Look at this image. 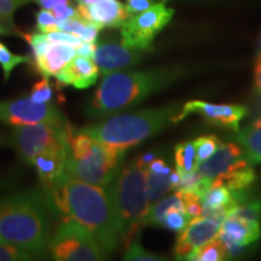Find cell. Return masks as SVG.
<instances>
[{"mask_svg": "<svg viewBox=\"0 0 261 261\" xmlns=\"http://www.w3.org/2000/svg\"><path fill=\"white\" fill-rule=\"evenodd\" d=\"M28 98L33 102L39 104H46V103H54L55 99V91L54 87L51 86L48 77L42 76L41 80L34 84L32 87L31 93L28 94Z\"/></svg>", "mask_w": 261, "mask_h": 261, "instance_id": "obj_30", "label": "cell"}, {"mask_svg": "<svg viewBox=\"0 0 261 261\" xmlns=\"http://www.w3.org/2000/svg\"><path fill=\"white\" fill-rule=\"evenodd\" d=\"M71 130L73 127L67 121L14 126L9 143L15 146L19 158L32 163L42 152L68 146Z\"/></svg>", "mask_w": 261, "mask_h": 261, "instance_id": "obj_6", "label": "cell"}, {"mask_svg": "<svg viewBox=\"0 0 261 261\" xmlns=\"http://www.w3.org/2000/svg\"><path fill=\"white\" fill-rule=\"evenodd\" d=\"M65 117L54 103L39 104L27 97L0 102V122L11 126L41 122H65Z\"/></svg>", "mask_w": 261, "mask_h": 261, "instance_id": "obj_10", "label": "cell"}, {"mask_svg": "<svg viewBox=\"0 0 261 261\" xmlns=\"http://www.w3.org/2000/svg\"><path fill=\"white\" fill-rule=\"evenodd\" d=\"M51 11L58 22L63 21V19L77 17V16H79L77 8H74V6H71L70 4L57 5V6H55Z\"/></svg>", "mask_w": 261, "mask_h": 261, "instance_id": "obj_39", "label": "cell"}, {"mask_svg": "<svg viewBox=\"0 0 261 261\" xmlns=\"http://www.w3.org/2000/svg\"><path fill=\"white\" fill-rule=\"evenodd\" d=\"M48 252L57 261H98L107 255L93 234L73 219H61Z\"/></svg>", "mask_w": 261, "mask_h": 261, "instance_id": "obj_7", "label": "cell"}, {"mask_svg": "<svg viewBox=\"0 0 261 261\" xmlns=\"http://www.w3.org/2000/svg\"><path fill=\"white\" fill-rule=\"evenodd\" d=\"M182 70L160 67L148 70L114 71L104 75L87 106V115L104 119L137 106L178 80Z\"/></svg>", "mask_w": 261, "mask_h": 261, "instance_id": "obj_3", "label": "cell"}, {"mask_svg": "<svg viewBox=\"0 0 261 261\" xmlns=\"http://www.w3.org/2000/svg\"><path fill=\"white\" fill-rule=\"evenodd\" d=\"M194 144L196 148V161L198 163L210 159L223 143L217 136L208 135L194 140Z\"/></svg>", "mask_w": 261, "mask_h": 261, "instance_id": "obj_29", "label": "cell"}, {"mask_svg": "<svg viewBox=\"0 0 261 261\" xmlns=\"http://www.w3.org/2000/svg\"><path fill=\"white\" fill-rule=\"evenodd\" d=\"M221 221L212 217H195L180 231L174 246V256L177 260L185 259L192 250L203 246L217 237Z\"/></svg>", "mask_w": 261, "mask_h": 261, "instance_id": "obj_13", "label": "cell"}, {"mask_svg": "<svg viewBox=\"0 0 261 261\" xmlns=\"http://www.w3.org/2000/svg\"><path fill=\"white\" fill-rule=\"evenodd\" d=\"M179 112L178 106L171 104L135 113H117L80 129L100 144L126 152V150L158 135L171 123H177Z\"/></svg>", "mask_w": 261, "mask_h": 261, "instance_id": "obj_4", "label": "cell"}, {"mask_svg": "<svg viewBox=\"0 0 261 261\" xmlns=\"http://www.w3.org/2000/svg\"><path fill=\"white\" fill-rule=\"evenodd\" d=\"M148 169L137 161L129 162L108 185L110 200L119 224L121 242L127 246L136 237L151 203L149 201Z\"/></svg>", "mask_w": 261, "mask_h": 261, "instance_id": "obj_5", "label": "cell"}, {"mask_svg": "<svg viewBox=\"0 0 261 261\" xmlns=\"http://www.w3.org/2000/svg\"><path fill=\"white\" fill-rule=\"evenodd\" d=\"M174 159L177 168L181 173H189L196 169V148L194 142L179 143L174 148Z\"/></svg>", "mask_w": 261, "mask_h": 261, "instance_id": "obj_26", "label": "cell"}, {"mask_svg": "<svg viewBox=\"0 0 261 261\" xmlns=\"http://www.w3.org/2000/svg\"><path fill=\"white\" fill-rule=\"evenodd\" d=\"M227 252L223 241L219 237H215L203 246L196 248L195 250L185 257V260L194 261H221L227 259Z\"/></svg>", "mask_w": 261, "mask_h": 261, "instance_id": "obj_24", "label": "cell"}, {"mask_svg": "<svg viewBox=\"0 0 261 261\" xmlns=\"http://www.w3.org/2000/svg\"><path fill=\"white\" fill-rule=\"evenodd\" d=\"M255 179L256 174L252 168V165L247 163V165L241 166V167L228 173L227 175H225L220 180L219 185H225L231 191L247 190Z\"/></svg>", "mask_w": 261, "mask_h": 261, "instance_id": "obj_23", "label": "cell"}, {"mask_svg": "<svg viewBox=\"0 0 261 261\" xmlns=\"http://www.w3.org/2000/svg\"><path fill=\"white\" fill-rule=\"evenodd\" d=\"M46 37L48 40L55 41V42H63V44L71 45V46H74L75 48L79 47L84 42L79 37H76V35L70 34V33H67V32H62V31L46 33Z\"/></svg>", "mask_w": 261, "mask_h": 261, "instance_id": "obj_37", "label": "cell"}, {"mask_svg": "<svg viewBox=\"0 0 261 261\" xmlns=\"http://www.w3.org/2000/svg\"><path fill=\"white\" fill-rule=\"evenodd\" d=\"M97 42H83L79 47H76V56L93 60L94 51H96Z\"/></svg>", "mask_w": 261, "mask_h": 261, "instance_id": "obj_40", "label": "cell"}, {"mask_svg": "<svg viewBox=\"0 0 261 261\" xmlns=\"http://www.w3.org/2000/svg\"><path fill=\"white\" fill-rule=\"evenodd\" d=\"M236 140L242 146L244 158L249 165L261 163V117L238 130Z\"/></svg>", "mask_w": 261, "mask_h": 261, "instance_id": "obj_20", "label": "cell"}, {"mask_svg": "<svg viewBox=\"0 0 261 261\" xmlns=\"http://www.w3.org/2000/svg\"><path fill=\"white\" fill-rule=\"evenodd\" d=\"M227 215L241 218V219L260 221L261 219V200L250 202L247 204H240L233 208Z\"/></svg>", "mask_w": 261, "mask_h": 261, "instance_id": "obj_33", "label": "cell"}, {"mask_svg": "<svg viewBox=\"0 0 261 261\" xmlns=\"http://www.w3.org/2000/svg\"><path fill=\"white\" fill-rule=\"evenodd\" d=\"M174 15V9L167 8L166 3H156L139 14L129 16L121 25V40L127 46L148 52L152 41L167 25Z\"/></svg>", "mask_w": 261, "mask_h": 261, "instance_id": "obj_9", "label": "cell"}, {"mask_svg": "<svg viewBox=\"0 0 261 261\" xmlns=\"http://www.w3.org/2000/svg\"><path fill=\"white\" fill-rule=\"evenodd\" d=\"M125 152L94 140V145L81 159L67 160V173L71 177L98 187H108L120 171Z\"/></svg>", "mask_w": 261, "mask_h": 261, "instance_id": "obj_8", "label": "cell"}, {"mask_svg": "<svg viewBox=\"0 0 261 261\" xmlns=\"http://www.w3.org/2000/svg\"><path fill=\"white\" fill-rule=\"evenodd\" d=\"M191 114H198L212 125L238 132L240 122L248 114V109L243 106L234 104H213L203 100H189L179 112L177 122L182 121Z\"/></svg>", "mask_w": 261, "mask_h": 261, "instance_id": "obj_11", "label": "cell"}, {"mask_svg": "<svg viewBox=\"0 0 261 261\" xmlns=\"http://www.w3.org/2000/svg\"><path fill=\"white\" fill-rule=\"evenodd\" d=\"M76 56V48L63 42H48L41 55L33 58L35 70L45 77L56 76Z\"/></svg>", "mask_w": 261, "mask_h": 261, "instance_id": "obj_18", "label": "cell"}, {"mask_svg": "<svg viewBox=\"0 0 261 261\" xmlns=\"http://www.w3.org/2000/svg\"><path fill=\"white\" fill-rule=\"evenodd\" d=\"M34 3H37L38 5H40L42 9L52 10L57 5L70 4V0H35Z\"/></svg>", "mask_w": 261, "mask_h": 261, "instance_id": "obj_41", "label": "cell"}, {"mask_svg": "<svg viewBox=\"0 0 261 261\" xmlns=\"http://www.w3.org/2000/svg\"><path fill=\"white\" fill-rule=\"evenodd\" d=\"M123 260L161 261V260H166V257L144 249V248L142 247V244L139 243V241L136 240V238H133V240L126 246V250L125 253H123Z\"/></svg>", "mask_w": 261, "mask_h": 261, "instance_id": "obj_28", "label": "cell"}, {"mask_svg": "<svg viewBox=\"0 0 261 261\" xmlns=\"http://www.w3.org/2000/svg\"><path fill=\"white\" fill-rule=\"evenodd\" d=\"M159 2H161V3H167L168 0H159Z\"/></svg>", "mask_w": 261, "mask_h": 261, "instance_id": "obj_46", "label": "cell"}, {"mask_svg": "<svg viewBox=\"0 0 261 261\" xmlns=\"http://www.w3.org/2000/svg\"><path fill=\"white\" fill-rule=\"evenodd\" d=\"M98 76L99 69L93 60L75 56L55 77L60 85L85 90L96 84Z\"/></svg>", "mask_w": 261, "mask_h": 261, "instance_id": "obj_17", "label": "cell"}, {"mask_svg": "<svg viewBox=\"0 0 261 261\" xmlns=\"http://www.w3.org/2000/svg\"><path fill=\"white\" fill-rule=\"evenodd\" d=\"M79 16L99 29L121 27L128 18L125 5L120 0H98L91 5H77Z\"/></svg>", "mask_w": 261, "mask_h": 261, "instance_id": "obj_15", "label": "cell"}, {"mask_svg": "<svg viewBox=\"0 0 261 261\" xmlns=\"http://www.w3.org/2000/svg\"><path fill=\"white\" fill-rule=\"evenodd\" d=\"M178 192L181 196L182 202H184L185 212L189 214V217L191 219L195 217H200L202 214V202L200 196L194 191L178 190Z\"/></svg>", "mask_w": 261, "mask_h": 261, "instance_id": "obj_35", "label": "cell"}, {"mask_svg": "<svg viewBox=\"0 0 261 261\" xmlns=\"http://www.w3.org/2000/svg\"><path fill=\"white\" fill-rule=\"evenodd\" d=\"M37 28L39 33H51L58 31V21L52 14L51 10L41 9L40 11L37 12Z\"/></svg>", "mask_w": 261, "mask_h": 261, "instance_id": "obj_36", "label": "cell"}, {"mask_svg": "<svg viewBox=\"0 0 261 261\" xmlns=\"http://www.w3.org/2000/svg\"><path fill=\"white\" fill-rule=\"evenodd\" d=\"M191 218L189 217V214L185 211L173 210L166 214L165 219L162 221V227L180 232L181 230H184V227L187 226Z\"/></svg>", "mask_w": 261, "mask_h": 261, "instance_id": "obj_32", "label": "cell"}, {"mask_svg": "<svg viewBox=\"0 0 261 261\" xmlns=\"http://www.w3.org/2000/svg\"><path fill=\"white\" fill-rule=\"evenodd\" d=\"M44 194L55 214L60 215L61 219H73L86 227L107 254L113 253L121 243L108 189L65 173L56 187Z\"/></svg>", "mask_w": 261, "mask_h": 261, "instance_id": "obj_1", "label": "cell"}, {"mask_svg": "<svg viewBox=\"0 0 261 261\" xmlns=\"http://www.w3.org/2000/svg\"><path fill=\"white\" fill-rule=\"evenodd\" d=\"M58 31L76 35L85 42H97L100 29L90 22H86L80 16H77V17L63 19V21L58 22Z\"/></svg>", "mask_w": 261, "mask_h": 261, "instance_id": "obj_22", "label": "cell"}, {"mask_svg": "<svg viewBox=\"0 0 261 261\" xmlns=\"http://www.w3.org/2000/svg\"><path fill=\"white\" fill-rule=\"evenodd\" d=\"M33 63V58L25 55H15L9 50L8 47L0 41V65L3 68L4 73V80L8 81L9 77L11 76L12 70L17 65L21 64H31Z\"/></svg>", "mask_w": 261, "mask_h": 261, "instance_id": "obj_27", "label": "cell"}, {"mask_svg": "<svg viewBox=\"0 0 261 261\" xmlns=\"http://www.w3.org/2000/svg\"><path fill=\"white\" fill-rule=\"evenodd\" d=\"M6 143H8V139L5 138L4 136L3 135H0V146H3V145H5Z\"/></svg>", "mask_w": 261, "mask_h": 261, "instance_id": "obj_45", "label": "cell"}, {"mask_svg": "<svg viewBox=\"0 0 261 261\" xmlns=\"http://www.w3.org/2000/svg\"><path fill=\"white\" fill-rule=\"evenodd\" d=\"M0 35H19L18 33H16L14 29L8 27L4 22L0 18Z\"/></svg>", "mask_w": 261, "mask_h": 261, "instance_id": "obj_44", "label": "cell"}, {"mask_svg": "<svg viewBox=\"0 0 261 261\" xmlns=\"http://www.w3.org/2000/svg\"><path fill=\"white\" fill-rule=\"evenodd\" d=\"M144 54V51L127 46L122 41H104L97 45L93 61L99 69V74L104 76L138 64Z\"/></svg>", "mask_w": 261, "mask_h": 261, "instance_id": "obj_14", "label": "cell"}, {"mask_svg": "<svg viewBox=\"0 0 261 261\" xmlns=\"http://www.w3.org/2000/svg\"><path fill=\"white\" fill-rule=\"evenodd\" d=\"M173 210L185 211L184 202H182L181 196L179 195L178 191L177 194L168 196V197L160 198L159 201L150 205L149 212L144 220V226L150 225V226L162 227V221L165 219L166 214Z\"/></svg>", "mask_w": 261, "mask_h": 261, "instance_id": "obj_21", "label": "cell"}, {"mask_svg": "<svg viewBox=\"0 0 261 261\" xmlns=\"http://www.w3.org/2000/svg\"><path fill=\"white\" fill-rule=\"evenodd\" d=\"M171 173H156L148 171L146 187H148L149 201L151 204L162 198L167 192L173 190Z\"/></svg>", "mask_w": 261, "mask_h": 261, "instance_id": "obj_25", "label": "cell"}, {"mask_svg": "<svg viewBox=\"0 0 261 261\" xmlns=\"http://www.w3.org/2000/svg\"><path fill=\"white\" fill-rule=\"evenodd\" d=\"M254 73H255V86L257 91L261 93V54L259 55V57H257L256 60Z\"/></svg>", "mask_w": 261, "mask_h": 261, "instance_id": "obj_42", "label": "cell"}, {"mask_svg": "<svg viewBox=\"0 0 261 261\" xmlns=\"http://www.w3.org/2000/svg\"><path fill=\"white\" fill-rule=\"evenodd\" d=\"M51 207L44 191L16 192L0 201V243L45 255L52 237Z\"/></svg>", "mask_w": 261, "mask_h": 261, "instance_id": "obj_2", "label": "cell"}, {"mask_svg": "<svg viewBox=\"0 0 261 261\" xmlns=\"http://www.w3.org/2000/svg\"><path fill=\"white\" fill-rule=\"evenodd\" d=\"M217 236L223 242H232L247 247L259 240L261 236L260 221L241 219L227 215L221 221Z\"/></svg>", "mask_w": 261, "mask_h": 261, "instance_id": "obj_19", "label": "cell"}, {"mask_svg": "<svg viewBox=\"0 0 261 261\" xmlns=\"http://www.w3.org/2000/svg\"><path fill=\"white\" fill-rule=\"evenodd\" d=\"M68 149L69 144L64 148L42 152L33 160L32 165L37 169L44 192L50 191L52 188L56 187L57 182L67 173Z\"/></svg>", "mask_w": 261, "mask_h": 261, "instance_id": "obj_16", "label": "cell"}, {"mask_svg": "<svg viewBox=\"0 0 261 261\" xmlns=\"http://www.w3.org/2000/svg\"><path fill=\"white\" fill-rule=\"evenodd\" d=\"M35 0H0V18L4 23L14 29L16 33L21 34L17 28L15 27L14 23V15L15 11L21 6L24 4H28V3H34Z\"/></svg>", "mask_w": 261, "mask_h": 261, "instance_id": "obj_31", "label": "cell"}, {"mask_svg": "<svg viewBox=\"0 0 261 261\" xmlns=\"http://www.w3.org/2000/svg\"><path fill=\"white\" fill-rule=\"evenodd\" d=\"M247 163L243 150L234 143H226L221 144L210 159L198 162L196 171L212 185H219L225 175Z\"/></svg>", "mask_w": 261, "mask_h": 261, "instance_id": "obj_12", "label": "cell"}, {"mask_svg": "<svg viewBox=\"0 0 261 261\" xmlns=\"http://www.w3.org/2000/svg\"><path fill=\"white\" fill-rule=\"evenodd\" d=\"M33 254L11 244L0 243V261H27L34 260Z\"/></svg>", "mask_w": 261, "mask_h": 261, "instance_id": "obj_34", "label": "cell"}, {"mask_svg": "<svg viewBox=\"0 0 261 261\" xmlns=\"http://www.w3.org/2000/svg\"><path fill=\"white\" fill-rule=\"evenodd\" d=\"M156 3H160L159 0H126V11L127 15L133 16L139 14V12L145 11L149 8H151L152 5H155Z\"/></svg>", "mask_w": 261, "mask_h": 261, "instance_id": "obj_38", "label": "cell"}, {"mask_svg": "<svg viewBox=\"0 0 261 261\" xmlns=\"http://www.w3.org/2000/svg\"><path fill=\"white\" fill-rule=\"evenodd\" d=\"M155 159H156L155 154H152V152H148V154L142 155V156H140V158L137 159V161H138L140 165L144 166V167L146 168L149 166V163L151 162L152 160H155Z\"/></svg>", "mask_w": 261, "mask_h": 261, "instance_id": "obj_43", "label": "cell"}]
</instances>
